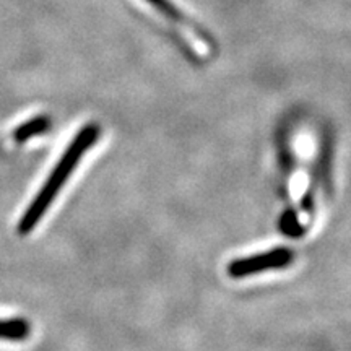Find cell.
<instances>
[{
	"label": "cell",
	"mask_w": 351,
	"mask_h": 351,
	"mask_svg": "<svg viewBox=\"0 0 351 351\" xmlns=\"http://www.w3.org/2000/svg\"><path fill=\"white\" fill-rule=\"evenodd\" d=\"M51 127V119L47 116H36L33 119L23 122V124L19 125L15 129V134H13V138L19 143H23L26 140L36 137V135H41L44 132L49 130Z\"/></svg>",
	"instance_id": "cell-3"
},
{
	"label": "cell",
	"mask_w": 351,
	"mask_h": 351,
	"mask_svg": "<svg viewBox=\"0 0 351 351\" xmlns=\"http://www.w3.org/2000/svg\"><path fill=\"white\" fill-rule=\"evenodd\" d=\"M293 252L287 251V249H275V251L257 254V256L239 258V261L231 262L228 267V274L234 278H241V276H247L258 274L263 270L271 269H283L291 263Z\"/></svg>",
	"instance_id": "cell-2"
},
{
	"label": "cell",
	"mask_w": 351,
	"mask_h": 351,
	"mask_svg": "<svg viewBox=\"0 0 351 351\" xmlns=\"http://www.w3.org/2000/svg\"><path fill=\"white\" fill-rule=\"evenodd\" d=\"M99 137V127L96 124H88L78 132L70 142L69 148L65 150L62 158L59 160V163L56 165L54 171H52L47 181L44 182L41 191L38 192V195L34 197L29 207L26 208V212L21 217L19 223V231L20 234H28L29 231H33L41 218L46 215L49 205L54 202V199L59 194L60 189L64 187V184L67 182L70 174L73 173L75 166L80 163L82 156L93 147L96 140Z\"/></svg>",
	"instance_id": "cell-1"
},
{
	"label": "cell",
	"mask_w": 351,
	"mask_h": 351,
	"mask_svg": "<svg viewBox=\"0 0 351 351\" xmlns=\"http://www.w3.org/2000/svg\"><path fill=\"white\" fill-rule=\"evenodd\" d=\"M147 2L150 3L152 7H155L156 10L161 13V15L166 16V19L174 21V23H179L182 26H189V28H192V29H199V28H197L199 25L189 20L187 16L184 15V12L179 10V8L176 7L173 2H171V0H147ZM199 32H200V29H199Z\"/></svg>",
	"instance_id": "cell-4"
},
{
	"label": "cell",
	"mask_w": 351,
	"mask_h": 351,
	"mask_svg": "<svg viewBox=\"0 0 351 351\" xmlns=\"http://www.w3.org/2000/svg\"><path fill=\"white\" fill-rule=\"evenodd\" d=\"M29 335V324L23 319L0 320V339L21 341Z\"/></svg>",
	"instance_id": "cell-5"
}]
</instances>
